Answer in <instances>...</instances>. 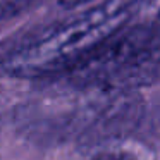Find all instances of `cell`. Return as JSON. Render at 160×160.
Wrapping results in <instances>:
<instances>
[{"label":"cell","instance_id":"6da1fadb","mask_svg":"<svg viewBox=\"0 0 160 160\" xmlns=\"http://www.w3.org/2000/svg\"><path fill=\"white\" fill-rule=\"evenodd\" d=\"M139 4L141 0H103L79 18L18 48L5 60V71L19 78H42L72 69L105 40L121 31Z\"/></svg>","mask_w":160,"mask_h":160},{"label":"cell","instance_id":"7a4b0ae2","mask_svg":"<svg viewBox=\"0 0 160 160\" xmlns=\"http://www.w3.org/2000/svg\"><path fill=\"white\" fill-rule=\"evenodd\" d=\"M91 160H138V158L128 152H103L93 157Z\"/></svg>","mask_w":160,"mask_h":160}]
</instances>
